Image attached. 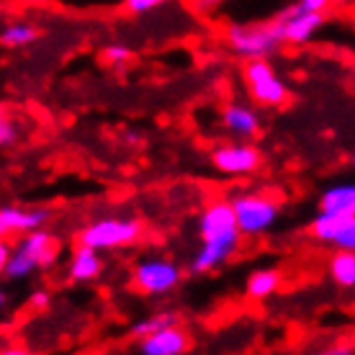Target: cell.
Listing matches in <instances>:
<instances>
[{
  "label": "cell",
  "instance_id": "6da1fadb",
  "mask_svg": "<svg viewBox=\"0 0 355 355\" xmlns=\"http://www.w3.org/2000/svg\"><path fill=\"white\" fill-rule=\"evenodd\" d=\"M198 250L188 263V273L191 275H206L219 270L224 263H230L242 242V232L232 209V198L224 196H214L204 204L198 214Z\"/></svg>",
  "mask_w": 355,
  "mask_h": 355
},
{
  "label": "cell",
  "instance_id": "7a4b0ae2",
  "mask_svg": "<svg viewBox=\"0 0 355 355\" xmlns=\"http://www.w3.org/2000/svg\"><path fill=\"white\" fill-rule=\"evenodd\" d=\"M62 255V240L52 230H39L34 234H26L16 240L10 263L6 266V278L8 281H24L34 270H49L60 263Z\"/></svg>",
  "mask_w": 355,
  "mask_h": 355
},
{
  "label": "cell",
  "instance_id": "3957f363",
  "mask_svg": "<svg viewBox=\"0 0 355 355\" xmlns=\"http://www.w3.org/2000/svg\"><path fill=\"white\" fill-rule=\"evenodd\" d=\"M144 237V224L137 216H103L85 224L75 234V245L90 248L96 252H114V250L132 248Z\"/></svg>",
  "mask_w": 355,
  "mask_h": 355
},
{
  "label": "cell",
  "instance_id": "277c9868",
  "mask_svg": "<svg viewBox=\"0 0 355 355\" xmlns=\"http://www.w3.org/2000/svg\"><path fill=\"white\" fill-rule=\"evenodd\" d=\"M224 42L245 62H258L268 60L270 54L281 49V36L273 21H263V24H230L224 28Z\"/></svg>",
  "mask_w": 355,
  "mask_h": 355
},
{
  "label": "cell",
  "instance_id": "5b68a950",
  "mask_svg": "<svg viewBox=\"0 0 355 355\" xmlns=\"http://www.w3.org/2000/svg\"><path fill=\"white\" fill-rule=\"evenodd\" d=\"M232 209L237 216L242 237H260L275 227L281 216V201L266 191H242L232 196Z\"/></svg>",
  "mask_w": 355,
  "mask_h": 355
},
{
  "label": "cell",
  "instance_id": "8992f818",
  "mask_svg": "<svg viewBox=\"0 0 355 355\" xmlns=\"http://www.w3.org/2000/svg\"><path fill=\"white\" fill-rule=\"evenodd\" d=\"M242 83H245L252 103H258L260 108H284L291 98L288 83L278 75L270 60L242 64Z\"/></svg>",
  "mask_w": 355,
  "mask_h": 355
},
{
  "label": "cell",
  "instance_id": "52a82bcc",
  "mask_svg": "<svg viewBox=\"0 0 355 355\" xmlns=\"http://www.w3.org/2000/svg\"><path fill=\"white\" fill-rule=\"evenodd\" d=\"M183 284V268L168 258H144L132 268V288L142 296H168Z\"/></svg>",
  "mask_w": 355,
  "mask_h": 355
},
{
  "label": "cell",
  "instance_id": "ba28073f",
  "mask_svg": "<svg viewBox=\"0 0 355 355\" xmlns=\"http://www.w3.org/2000/svg\"><path fill=\"white\" fill-rule=\"evenodd\" d=\"M209 160H211L214 170H219L222 175L245 178L255 175L263 168L266 157L252 142H222L211 150Z\"/></svg>",
  "mask_w": 355,
  "mask_h": 355
},
{
  "label": "cell",
  "instance_id": "9c48e42d",
  "mask_svg": "<svg viewBox=\"0 0 355 355\" xmlns=\"http://www.w3.org/2000/svg\"><path fill=\"white\" fill-rule=\"evenodd\" d=\"M273 24L284 44L302 46L320 34V28L324 26V13H309L302 8V3H293L273 18Z\"/></svg>",
  "mask_w": 355,
  "mask_h": 355
},
{
  "label": "cell",
  "instance_id": "30bf717a",
  "mask_svg": "<svg viewBox=\"0 0 355 355\" xmlns=\"http://www.w3.org/2000/svg\"><path fill=\"white\" fill-rule=\"evenodd\" d=\"M52 222V211L44 206H3L0 209V234L3 240L8 237H26L39 230H46Z\"/></svg>",
  "mask_w": 355,
  "mask_h": 355
},
{
  "label": "cell",
  "instance_id": "8fae6325",
  "mask_svg": "<svg viewBox=\"0 0 355 355\" xmlns=\"http://www.w3.org/2000/svg\"><path fill=\"white\" fill-rule=\"evenodd\" d=\"M219 121H222L224 132L237 137V142H252L263 129L258 111L248 103H240V101L224 103L222 111H219Z\"/></svg>",
  "mask_w": 355,
  "mask_h": 355
},
{
  "label": "cell",
  "instance_id": "7c38bea8",
  "mask_svg": "<svg viewBox=\"0 0 355 355\" xmlns=\"http://www.w3.org/2000/svg\"><path fill=\"white\" fill-rule=\"evenodd\" d=\"M103 275V258L90 248L75 245L67 260V281L70 284H93Z\"/></svg>",
  "mask_w": 355,
  "mask_h": 355
},
{
  "label": "cell",
  "instance_id": "4fadbf2b",
  "mask_svg": "<svg viewBox=\"0 0 355 355\" xmlns=\"http://www.w3.org/2000/svg\"><path fill=\"white\" fill-rule=\"evenodd\" d=\"M137 347H139V355H186L191 347V335L183 327H173L139 340Z\"/></svg>",
  "mask_w": 355,
  "mask_h": 355
},
{
  "label": "cell",
  "instance_id": "5bb4252c",
  "mask_svg": "<svg viewBox=\"0 0 355 355\" xmlns=\"http://www.w3.org/2000/svg\"><path fill=\"white\" fill-rule=\"evenodd\" d=\"M332 219H353L355 216V183H338L322 191L320 211Z\"/></svg>",
  "mask_w": 355,
  "mask_h": 355
},
{
  "label": "cell",
  "instance_id": "9a60e30c",
  "mask_svg": "<svg viewBox=\"0 0 355 355\" xmlns=\"http://www.w3.org/2000/svg\"><path fill=\"white\" fill-rule=\"evenodd\" d=\"M284 286V270L278 268H258L245 281V296L252 302H266Z\"/></svg>",
  "mask_w": 355,
  "mask_h": 355
},
{
  "label": "cell",
  "instance_id": "2e32d148",
  "mask_svg": "<svg viewBox=\"0 0 355 355\" xmlns=\"http://www.w3.org/2000/svg\"><path fill=\"white\" fill-rule=\"evenodd\" d=\"M173 327H183L180 324V314L175 309H157L142 317V320H137L132 324V338L139 343L144 338H152V335H157V332H165V329H173Z\"/></svg>",
  "mask_w": 355,
  "mask_h": 355
},
{
  "label": "cell",
  "instance_id": "e0dca14e",
  "mask_svg": "<svg viewBox=\"0 0 355 355\" xmlns=\"http://www.w3.org/2000/svg\"><path fill=\"white\" fill-rule=\"evenodd\" d=\"M39 39H42V28L28 24V21H13L0 31V44L6 49H26Z\"/></svg>",
  "mask_w": 355,
  "mask_h": 355
},
{
  "label": "cell",
  "instance_id": "ac0fdd59",
  "mask_svg": "<svg viewBox=\"0 0 355 355\" xmlns=\"http://www.w3.org/2000/svg\"><path fill=\"white\" fill-rule=\"evenodd\" d=\"M327 273L338 288L353 291L355 288V252L335 250V255H332L327 263Z\"/></svg>",
  "mask_w": 355,
  "mask_h": 355
},
{
  "label": "cell",
  "instance_id": "d6986e66",
  "mask_svg": "<svg viewBox=\"0 0 355 355\" xmlns=\"http://www.w3.org/2000/svg\"><path fill=\"white\" fill-rule=\"evenodd\" d=\"M101 60L106 64H111V67H124L126 62L134 60V49L121 44V42H114V44H106L101 49Z\"/></svg>",
  "mask_w": 355,
  "mask_h": 355
},
{
  "label": "cell",
  "instance_id": "ffe728a7",
  "mask_svg": "<svg viewBox=\"0 0 355 355\" xmlns=\"http://www.w3.org/2000/svg\"><path fill=\"white\" fill-rule=\"evenodd\" d=\"M332 248L345 250V252H355V216L353 219H340Z\"/></svg>",
  "mask_w": 355,
  "mask_h": 355
},
{
  "label": "cell",
  "instance_id": "44dd1931",
  "mask_svg": "<svg viewBox=\"0 0 355 355\" xmlns=\"http://www.w3.org/2000/svg\"><path fill=\"white\" fill-rule=\"evenodd\" d=\"M18 139V129L13 124V119L10 116H3L0 119V144L3 147H10V144H16Z\"/></svg>",
  "mask_w": 355,
  "mask_h": 355
},
{
  "label": "cell",
  "instance_id": "7402d4cb",
  "mask_svg": "<svg viewBox=\"0 0 355 355\" xmlns=\"http://www.w3.org/2000/svg\"><path fill=\"white\" fill-rule=\"evenodd\" d=\"M162 0H126L124 8L132 13V16H144V13H150V10L160 8Z\"/></svg>",
  "mask_w": 355,
  "mask_h": 355
},
{
  "label": "cell",
  "instance_id": "603a6c76",
  "mask_svg": "<svg viewBox=\"0 0 355 355\" xmlns=\"http://www.w3.org/2000/svg\"><path fill=\"white\" fill-rule=\"evenodd\" d=\"M49 304H52V293L46 291V288H34V291L28 293V306H31V309H46V306H49Z\"/></svg>",
  "mask_w": 355,
  "mask_h": 355
},
{
  "label": "cell",
  "instance_id": "cb8c5ba5",
  "mask_svg": "<svg viewBox=\"0 0 355 355\" xmlns=\"http://www.w3.org/2000/svg\"><path fill=\"white\" fill-rule=\"evenodd\" d=\"M314 355H355V345L353 343H335V345L317 350Z\"/></svg>",
  "mask_w": 355,
  "mask_h": 355
},
{
  "label": "cell",
  "instance_id": "d4e9b609",
  "mask_svg": "<svg viewBox=\"0 0 355 355\" xmlns=\"http://www.w3.org/2000/svg\"><path fill=\"white\" fill-rule=\"evenodd\" d=\"M302 8L309 13H324L329 8V3L327 0H302Z\"/></svg>",
  "mask_w": 355,
  "mask_h": 355
},
{
  "label": "cell",
  "instance_id": "484cf974",
  "mask_svg": "<svg viewBox=\"0 0 355 355\" xmlns=\"http://www.w3.org/2000/svg\"><path fill=\"white\" fill-rule=\"evenodd\" d=\"M0 355H36V353L34 350H28V347H24V345H6Z\"/></svg>",
  "mask_w": 355,
  "mask_h": 355
},
{
  "label": "cell",
  "instance_id": "4316f807",
  "mask_svg": "<svg viewBox=\"0 0 355 355\" xmlns=\"http://www.w3.org/2000/svg\"><path fill=\"white\" fill-rule=\"evenodd\" d=\"M350 165H353V168H355V152H353V155H350Z\"/></svg>",
  "mask_w": 355,
  "mask_h": 355
}]
</instances>
